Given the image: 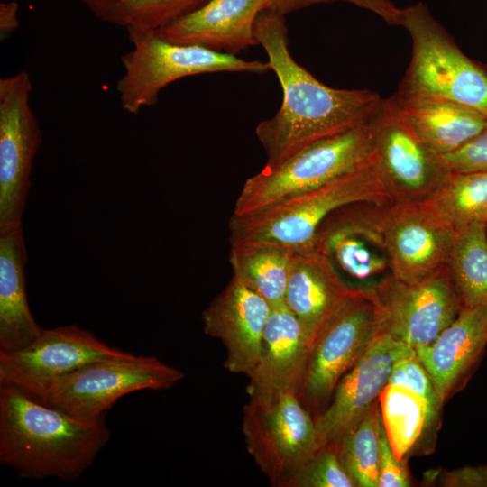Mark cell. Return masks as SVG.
<instances>
[{"label":"cell","instance_id":"6da1fadb","mask_svg":"<svg viewBox=\"0 0 487 487\" xmlns=\"http://www.w3.org/2000/svg\"><path fill=\"white\" fill-rule=\"evenodd\" d=\"M255 37L280 84L282 102L255 133L272 169L327 136L371 119L382 98L370 89H339L317 80L292 57L285 16L268 9L255 23Z\"/></svg>","mask_w":487,"mask_h":487},{"label":"cell","instance_id":"7a4b0ae2","mask_svg":"<svg viewBox=\"0 0 487 487\" xmlns=\"http://www.w3.org/2000/svg\"><path fill=\"white\" fill-rule=\"evenodd\" d=\"M110 436L105 417L75 416L0 384V464L21 477L76 481Z\"/></svg>","mask_w":487,"mask_h":487},{"label":"cell","instance_id":"3957f363","mask_svg":"<svg viewBox=\"0 0 487 487\" xmlns=\"http://www.w3.org/2000/svg\"><path fill=\"white\" fill-rule=\"evenodd\" d=\"M392 198L375 163L347 172L324 185L287 198L230 223L231 244L273 242L297 251L315 249L321 223L334 211L354 203L386 205Z\"/></svg>","mask_w":487,"mask_h":487},{"label":"cell","instance_id":"277c9868","mask_svg":"<svg viewBox=\"0 0 487 487\" xmlns=\"http://www.w3.org/2000/svg\"><path fill=\"white\" fill-rule=\"evenodd\" d=\"M133 49L121 57L124 73L116 82L122 109L138 114L157 104L161 91L174 81L204 73L264 74L268 61L247 60L197 45L179 44L156 31L125 28Z\"/></svg>","mask_w":487,"mask_h":487},{"label":"cell","instance_id":"5b68a950","mask_svg":"<svg viewBox=\"0 0 487 487\" xmlns=\"http://www.w3.org/2000/svg\"><path fill=\"white\" fill-rule=\"evenodd\" d=\"M412 40L409 65L398 92L449 100L487 117V69L468 58L418 2L401 9V23Z\"/></svg>","mask_w":487,"mask_h":487},{"label":"cell","instance_id":"8992f818","mask_svg":"<svg viewBox=\"0 0 487 487\" xmlns=\"http://www.w3.org/2000/svg\"><path fill=\"white\" fill-rule=\"evenodd\" d=\"M373 115L364 123L313 142L275 168L264 167L250 177L236 199L233 216L257 212L372 161Z\"/></svg>","mask_w":487,"mask_h":487},{"label":"cell","instance_id":"52a82bcc","mask_svg":"<svg viewBox=\"0 0 487 487\" xmlns=\"http://www.w3.org/2000/svg\"><path fill=\"white\" fill-rule=\"evenodd\" d=\"M242 430L248 453L272 486L288 487L323 446L315 418L291 392L249 397Z\"/></svg>","mask_w":487,"mask_h":487},{"label":"cell","instance_id":"ba28073f","mask_svg":"<svg viewBox=\"0 0 487 487\" xmlns=\"http://www.w3.org/2000/svg\"><path fill=\"white\" fill-rule=\"evenodd\" d=\"M184 376L157 357L131 353L89 363L52 380L32 398L75 416L98 418L126 394L167 390Z\"/></svg>","mask_w":487,"mask_h":487},{"label":"cell","instance_id":"9c48e42d","mask_svg":"<svg viewBox=\"0 0 487 487\" xmlns=\"http://www.w3.org/2000/svg\"><path fill=\"white\" fill-rule=\"evenodd\" d=\"M378 334L375 303L368 293L356 289L326 321L312 343L298 396L314 418L327 407L341 378Z\"/></svg>","mask_w":487,"mask_h":487},{"label":"cell","instance_id":"30bf717a","mask_svg":"<svg viewBox=\"0 0 487 487\" xmlns=\"http://www.w3.org/2000/svg\"><path fill=\"white\" fill-rule=\"evenodd\" d=\"M366 293L376 306L379 334L413 349L432 344L463 308L448 264L415 283L389 276Z\"/></svg>","mask_w":487,"mask_h":487},{"label":"cell","instance_id":"8fae6325","mask_svg":"<svg viewBox=\"0 0 487 487\" xmlns=\"http://www.w3.org/2000/svg\"><path fill=\"white\" fill-rule=\"evenodd\" d=\"M27 70L0 78V234L23 227L33 159L42 134Z\"/></svg>","mask_w":487,"mask_h":487},{"label":"cell","instance_id":"7c38bea8","mask_svg":"<svg viewBox=\"0 0 487 487\" xmlns=\"http://www.w3.org/2000/svg\"><path fill=\"white\" fill-rule=\"evenodd\" d=\"M379 225L397 280L415 283L448 264L458 233L426 200L380 206Z\"/></svg>","mask_w":487,"mask_h":487},{"label":"cell","instance_id":"4fadbf2b","mask_svg":"<svg viewBox=\"0 0 487 487\" xmlns=\"http://www.w3.org/2000/svg\"><path fill=\"white\" fill-rule=\"evenodd\" d=\"M130 354L77 325L43 328L27 346L0 351V384L14 385L33 397L52 380L89 363Z\"/></svg>","mask_w":487,"mask_h":487},{"label":"cell","instance_id":"5bb4252c","mask_svg":"<svg viewBox=\"0 0 487 487\" xmlns=\"http://www.w3.org/2000/svg\"><path fill=\"white\" fill-rule=\"evenodd\" d=\"M374 159L393 202L425 200L450 171L383 99L372 118Z\"/></svg>","mask_w":487,"mask_h":487},{"label":"cell","instance_id":"9a60e30c","mask_svg":"<svg viewBox=\"0 0 487 487\" xmlns=\"http://www.w3.org/2000/svg\"><path fill=\"white\" fill-rule=\"evenodd\" d=\"M379 205L354 203L338 208L319 225L315 248L344 280L369 291L391 276V262L379 225Z\"/></svg>","mask_w":487,"mask_h":487},{"label":"cell","instance_id":"2e32d148","mask_svg":"<svg viewBox=\"0 0 487 487\" xmlns=\"http://www.w3.org/2000/svg\"><path fill=\"white\" fill-rule=\"evenodd\" d=\"M415 349L378 334L341 378L327 407L315 418L326 445H336L354 429L388 384L394 363Z\"/></svg>","mask_w":487,"mask_h":487},{"label":"cell","instance_id":"e0dca14e","mask_svg":"<svg viewBox=\"0 0 487 487\" xmlns=\"http://www.w3.org/2000/svg\"><path fill=\"white\" fill-rule=\"evenodd\" d=\"M271 311V306L234 274L203 311L204 332L224 345L229 372L247 377L253 372Z\"/></svg>","mask_w":487,"mask_h":487},{"label":"cell","instance_id":"ac0fdd59","mask_svg":"<svg viewBox=\"0 0 487 487\" xmlns=\"http://www.w3.org/2000/svg\"><path fill=\"white\" fill-rule=\"evenodd\" d=\"M311 346L305 328L285 303L271 307L257 364L248 376L249 397L270 398L280 392L298 395Z\"/></svg>","mask_w":487,"mask_h":487},{"label":"cell","instance_id":"d6986e66","mask_svg":"<svg viewBox=\"0 0 487 487\" xmlns=\"http://www.w3.org/2000/svg\"><path fill=\"white\" fill-rule=\"evenodd\" d=\"M269 0H209L195 12L159 29L163 39L235 55L259 45L255 23Z\"/></svg>","mask_w":487,"mask_h":487},{"label":"cell","instance_id":"ffe728a7","mask_svg":"<svg viewBox=\"0 0 487 487\" xmlns=\"http://www.w3.org/2000/svg\"><path fill=\"white\" fill-rule=\"evenodd\" d=\"M355 290L316 248L296 251L284 303L299 320L312 344L326 321Z\"/></svg>","mask_w":487,"mask_h":487},{"label":"cell","instance_id":"44dd1931","mask_svg":"<svg viewBox=\"0 0 487 487\" xmlns=\"http://www.w3.org/2000/svg\"><path fill=\"white\" fill-rule=\"evenodd\" d=\"M486 345L487 305H480L463 307L432 344L415 352L444 401L475 366Z\"/></svg>","mask_w":487,"mask_h":487},{"label":"cell","instance_id":"7402d4cb","mask_svg":"<svg viewBox=\"0 0 487 487\" xmlns=\"http://www.w3.org/2000/svg\"><path fill=\"white\" fill-rule=\"evenodd\" d=\"M388 99L418 138L442 155L458 150L487 127L484 115L449 100L398 91Z\"/></svg>","mask_w":487,"mask_h":487},{"label":"cell","instance_id":"603a6c76","mask_svg":"<svg viewBox=\"0 0 487 487\" xmlns=\"http://www.w3.org/2000/svg\"><path fill=\"white\" fill-rule=\"evenodd\" d=\"M26 261L23 227L0 234L1 352H12L27 346L43 330L35 321L28 305Z\"/></svg>","mask_w":487,"mask_h":487},{"label":"cell","instance_id":"cb8c5ba5","mask_svg":"<svg viewBox=\"0 0 487 487\" xmlns=\"http://www.w3.org/2000/svg\"><path fill=\"white\" fill-rule=\"evenodd\" d=\"M296 251L292 246L273 242L240 243L231 244L229 262L234 275L275 307L284 304Z\"/></svg>","mask_w":487,"mask_h":487},{"label":"cell","instance_id":"d4e9b609","mask_svg":"<svg viewBox=\"0 0 487 487\" xmlns=\"http://www.w3.org/2000/svg\"><path fill=\"white\" fill-rule=\"evenodd\" d=\"M425 200L457 233L487 223V170L449 171Z\"/></svg>","mask_w":487,"mask_h":487},{"label":"cell","instance_id":"484cf974","mask_svg":"<svg viewBox=\"0 0 487 487\" xmlns=\"http://www.w3.org/2000/svg\"><path fill=\"white\" fill-rule=\"evenodd\" d=\"M384 430L399 459H404L432 422L427 400L399 385L388 383L379 396Z\"/></svg>","mask_w":487,"mask_h":487},{"label":"cell","instance_id":"4316f807","mask_svg":"<svg viewBox=\"0 0 487 487\" xmlns=\"http://www.w3.org/2000/svg\"><path fill=\"white\" fill-rule=\"evenodd\" d=\"M448 266L463 307L487 305V223L457 234Z\"/></svg>","mask_w":487,"mask_h":487},{"label":"cell","instance_id":"83f0119b","mask_svg":"<svg viewBox=\"0 0 487 487\" xmlns=\"http://www.w3.org/2000/svg\"><path fill=\"white\" fill-rule=\"evenodd\" d=\"M382 428L378 400L357 426L335 445L341 461L356 487L379 485Z\"/></svg>","mask_w":487,"mask_h":487},{"label":"cell","instance_id":"f1b7e54d","mask_svg":"<svg viewBox=\"0 0 487 487\" xmlns=\"http://www.w3.org/2000/svg\"><path fill=\"white\" fill-rule=\"evenodd\" d=\"M209 0H119L106 22L124 27L158 31Z\"/></svg>","mask_w":487,"mask_h":487},{"label":"cell","instance_id":"f546056e","mask_svg":"<svg viewBox=\"0 0 487 487\" xmlns=\"http://www.w3.org/2000/svg\"><path fill=\"white\" fill-rule=\"evenodd\" d=\"M288 487H356L345 470L337 446L327 444L296 473Z\"/></svg>","mask_w":487,"mask_h":487},{"label":"cell","instance_id":"4dcf8cb0","mask_svg":"<svg viewBox=\"0 0 487 487\" xmlns=\"http://www.w3.org/2000/svg\"><path fill=\"white\" fill-rule=\"evenodd\" d=\"M388 383L407 388L425 398L433 418H436L443 400L431 377L418 359L416 352L399 359L394 363Z\"/></svg>","mask_w":487,"mask_h":487},{"label":"cell","instance_id":"1f68e13d","mask_svg":"<svg viewBox=\"0 0 487 487\" xmlns=\"http://www.w3.org/2000/svg\"><path fill=\"white\" fill-rule=\"evenodd\" d=\"M344 1L369 10L388 24L399 26L401 23V9L390 0H269L268 10L282 16L313 5Z\"/></svg>","mask_w":487,"mask_h":487},{"label":"cell","instance_id":"d6a6232c","mask_svg":"<svg viewBox=\"0 0 487 487\" xmlns=\"http://www.w3.org/2000/svg\"><path fill=\"white\" fill-rule=\"evenodd\" d=\"M443 156L450 171L487 170V127L458 150Z\"/></svg>","mask_w":487,"mask_h":487},{"label":"cell","instance_id":"836d02e7","mask_svg":"<svg viewBox=\"0 0 487 487\" xmlns=\"http://www.w3.org/2000/svg\"><path fill=\"white\" fill-rule=\"evenodd\" d=\"M409 473L406 462L396 456L383 427L381 436L378 487H409Z\"/></svg>","mask_w":487,"mask_h":487},{"label":"cell","instance_id":"e575fe53","mask_svg":"<svg viewBox=\"0 0 487 487\" xmlns=\"http://www.w3.org/2000/svg\"><path fill=\"white\" fill-rule=\"evenodd\" d=\"M439 483L446 487H487V466H464L446 471L440 475Z\"/></svg>","mask_w":487,"mask_h":487},{"label":"cell","instance_id":"d590c367","mask_svg":"<svg viewBox=\"0 0 487 487\" xmlns=\"http://www.w3.org/2000/svg\"><path fill=\"white\" fill-rule=\"evenodd\" d=\"M18 4L15 1L0 3V40H7L19 27Z\"/></svg>","mask_w":487,"mask_h":487},{"label":"cell","instance_id":"8d00e7d4","mask_svg":"<svg viewBox=\"0 0 487 487\" xmlns=\"http://www.w3.org/2000/svg\"><path fill=\"white\" fill-rule=\"evenodd\" d=\"M85 5L98 19L106 22L119 0H72Z\"/></svg>","mask_w":487,"mask_h":487},{"label":"cell","instance_id":"74e56055","mask_svg":"<svg viewBox=\"0 0 487 487\" xmlns=\"http://www.w3.org/2000/svg\"><path fill=\"white\" fill-rule=\"evenodd\" d=\"M486 222H487V216H486Z\"/></svg>","mask_w":487,"mask_h":487}]
</instances>
